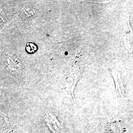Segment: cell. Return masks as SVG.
I'll list each match as a JSON object with an SVG mask.
<instances>
[{
  "label": "cell",
  "instance_id": "cell-1",
  "mask_svg": "<svg viewBox=\"0 0 133 133\" xmlns=\"http://www.w3.org/2000/svg\"><path fill=\"white\" fill-rule=\"evenodd\" d=\"M130 11L124 23V43L125 48L130 53L133 52V29L130 23Z\"/></svg>",
  "mask_w": 133,
  "mask_h": 133
},
{
  "label": "cell",
  "instance_id": "cell-2",
  "mask_svg": "<svg viewBox=\"0 0 133 133\" xmlns=\"http://www.w3.org/2000/svg\"><path fill=\"white\" fill-rule=\"evenodd\" d=\"M46 123L49 129L53 133H61L62 132V127L56 116L49 113L46 114Z\"/></svg>",
  "mask_w": 133,
  "mask_h": 133
},
{
  "label": "cell",
  "instance_id": "cell-3",
  "mask_svg": "<svg viewBox=\"0 0 133 133\" xmlns=\"http://www.w3.org/2000/svg\"><path fill=\"white\" fill-rule=\"evenodd\" d=\"M111 74L114 78L116 90L121 96L123 97L124 96V87L121 76L116 71H112Z\"/></svg>",
  "mask_w": 133,
  "mask_h": 133
},
{
  "label": "cell",
  "instance_id": "cell-4",
  "mask_svg": "<svg viewBox=\"0 0 133 133\" xmlns=\"http://www.w3.org/2000/svg\"><path fill=\"white\" fill-rule=\"evenodd\" d=\"M26 51L30 53H34L37 50V46L33 43H28L27 44Z\"/></svg>",
  "mask_w": 133,
  "mask_h": 133
}]
</instances>
